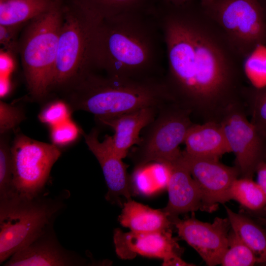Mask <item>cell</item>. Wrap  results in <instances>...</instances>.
Segmentation results:
<instances>
[{
    "label": "cell",
    "mask_w": 266,
    "mask_h": 266,
    "mask_svg": "<svg viewBox=\"0 0 266 266\" xmlns=\"http://www.w3.org/2000/svg\"><path fill=\"white\" fill-rule=\"evenodd\" d=\"M184 143V151L196 157L219 159L222 155L231 152L221 124L215 122L193 123Z\"/></svg>",
    "instance_id": "ac0fdd59"
},
{
    "label": "cell",
    "mask_w": 266,
    "mask_h": 266,
    "mask_svg": "<svg viewBox=\"0 0 266 266\" xmlns=\"http://www.w3.org/2000/svg\"><path fill=\"white\" fill-rule=\"evenodd\" d=\"M179 160L196 182L201 196V210L211 212L220 203L231 200L230 191L239 176L234 166L225 165L218 159L200 158L182 151Z\"/></svg>",
    "instance_id": "8fae6325"
},
{
    "label": "cell",
    "mask_w": 266,
    "mask_h": 266,
    "mask_svg": "<svg viewBox=\"0 0 266 266\" xmlns=\"http://www.w3.org/2000/svg\"><path fill=\"white\" fill-rule=\"evenodd\" d=\"M14 132V131H13ZM11 145L14 193L33 198L43 193L61 148L30 138L15 130Z\"/></svg>",
    "instance_id": "9c48e42d"
},
{
    "label": "cell",
    "mask_w": 266,
    "mask_h": 266,
    "mask_svg": "<svg viewBox=\"0 0 266 266\" xmlns=\"http://www.w3.org/2000/svg\"><path fill=\"white\" fill-rule=\"evenodd\" d=\"M257 222L259 224L263 226L266 230V217L258 218Z\"/></svg>",
    "instance_id": "8d00e7d4"
},
{
    "label": "cell",
    "mask_w": 266,
    "mask_h": 266,
    "mask_svg": "<svg viewBox=\"0 0 266 266\" xmlns=\"http://www.w3.org/2000/svg\"><path fill=\"white\" fill-rule=\"evenodd\" d=\"M165 62V42L156 8L98 18L91 40V70L125 78L164 77Z\"/></svg>",
    "instance_id": "7a4b0ae2"
},
{
    "label": "cell",
    "mask_w": 266,
    "mask_h": 266,
    "mask_svg": "<svg viewBox=\"0 0 266 266\" xmlns=\"http://www.w3.org/2000/svg\"><path fill=\"white\" fill-rule=\"evenodd\" d=\"M13 56V55L6 51L0 50V76H7L13 70L14 64Z\"/></svg>",
    "instance_id": "d6a6232c"
},
{
    "label": "cell",
    "mask_w": 266,
    "mask_h": 266,
    "mask_svg": "<svg viewBox=\"0 0 266 266\" xmlns=\"http://www.w3.org/2000/svg\"><path fill=\"white\" fill-rule=\"evenodd\" d=\"M0 97H4L10 89V80L7 76H0Z\"/></svg>",
    "instance_id": "e575fe53"
},
{
    "label": "cell",
    "mask_w": 266,
    "mask_h": 266,
    "mask_svg": "<svg viewBox=\"0 0 266 266\" xmlns=\"http://www.w3.org/2000/svg\"><path fill=\"white\" fill-rule=\"evenodd\" d=\"M257 264L255 255L233 231L229 232L228 247L220 265L222 266H252Z\"/></svg>",
    "instance_id": "4316f807"
},
{
    "label": "cell",
    "mask_w": 266,
    "mask_h": 266,
    "mask_svg": "<svg viewBox=\"0 0 266 266\" xmlns=\"http://www.w3.org/2000/svg\"><path fill=\"white\" fill-rule=\"evenodd\" d=\"M244 105L233 107L220 123L227 143L235 156L241 177L252 178L266 156L265 138L247 118Z\"/></svg>",
    "instance_id": "30bf717a"
},
{
    "label": "cell",
    "mask_w": 266,
    "mask_h": 266,
    "mask_svg": "<svg viewBox=\"0 0 266 266\" xmlns=\"http://www.w3.org/2000/svg\"><path fill=\"white\" fill-rule=\"evenodd\" d=\"M113 242L117 256L123 260H132L140 255L163 260L162 265L179 256L180 247L170 230L151 232H124L116 229Z\"/></svg>",
    "instance_id": "4fadbf2b"
},
{
    "label": "cell",
    "mask_w": 266,
    "mask_h": 266,
    "mask_svg": "<svg viewBox=\"0 0 266 266\" xmlns=\"http://www.w3.org/2000/svg\"><path fill=\"white\" fill-rule=\"evenodd\" d=\"M81 133L102 169L108 189L106 199L112 203L120 202V197L126 200H131L133 193L131 176L127 170L128 166L113 150L110 136L106 135L103 141L100 142V131L97 128H93L88 133L81 129Z\"/></svg>",
    "instance_id": "5bb4252c"
},
{
    "label": "cell",
    "mask_w": 266,
    "mask_h": 266,
    "mask_svg": "<svg viewBox=\"0 0 266 266\" xmlns=\"http://www.w3.org/2000/svg\"><path fill=\"white\" fill-rule=\"evenodd\" d=\"M59 0H0V25H24L53 8Z\"/></svg>",
    "instance_id": "ffe728a7"
},
{
    "label": "cell",
    "mask_w": 266,
    "mask_h": 266,
    "mask_svg": "<svg viewBox=\"0 0 266 266\" xmlns=\"http://www.w3.org/2000/svg\"><path fill=\"white\" fill-rule=\"evenodd\" d=\"M86 260L77 253L65 248L55 234L53 225L29 244L14 253L5 266H78Z\"/></svg>",
    "instance_id": "9a60e30c"
},
{
    "label": "cell",
    "mask_w": 266,
    "mask_h": 266,
    "mask_svg": "<svg viewBox=\"0 0 266 266\" xmlns=\"http://www.w3.org/2000/svg\"><path fill=\"white\" fill-rule=\"evenodd\" d=\"M225 207L232 230L252 250L257 264L266 265V230L246 216Z\"/></svg>",
    "instance_id": "44dd1931"
},
{
    "label": "cell",
    "mask_w": 266,
    "mask_h": 266,
    "mask_svg": "<svg viewBox=\"0 0 266 266\" xmlns=\"http://www.w3.org/2000/svg\"><path fill=\"white\" fill-rule=\"evenodd\" d=\"M201 4L243 61L258 45H266V12L259 0H212Z\"/></svg>",
    "instance_id": "52a82bcc"
},
{
    "label": "cell",
    "mask_w": 266,
    "mask_h": 266,
    "mask_svg": "<svg viewBox=\"0 0 266 266\" xmlns=\"http://www.w3.org/2000/svg\"><path fill=\"white\" fill-rule=\"evenodd\" d=\"M159 110L146 107L97 121L114 130V135L110 136L111 144L116 153L123 159L133 145L139 144L140 131L155 119Z\"/></svg>",
    "instance_id": "e0dca14e"
},
{
    "label": "cell",
    "mask_w": 266,
    "mask_h": 266,
    "mask_svg": "<svg viewBox=\"0 0 266 266\" xmlns=\"http://www.w3.org/2000/svg\"><path fill=\"white\" fill-rule=\"evenodd\" d=\"M244 100L246 109L251 115V122L266 138V87L256 89L247 85Z\"/></svg>",
    "instance_id": "484cf974"
},
{
    "label": "cell",
    "mask_w": 266,
    "mask_h": 266,
    "mask_svg": "<svg viewBox=\"0 0 266 266\" xmlns=\"http://www.w3.org/2000/svg\"><path fill=\"white\" fill-rule=\"evenodd\" d=\"M71 111H84L96 120L174 102L164 77L112 76L90 70L61 92Z\"/></svg>",
    "instance_id": "3957f363"
},
{
    "label": "cell",
    "mask_w": 266,
    "mask_h": 266,
    "mask_svg": "<svg viewBox=\"0 0 266 266\" xmlns=\"http://www.w3.org/2000/svg\"><path fill=\"white\" fill-rule=\"evenodd\" d=\"M191 117L189 111L174 102L160 109L130 153L135 166L151 162L168 165L177 161L182 152L179 146L193 124Z\"/></svg>",
    "instance_id": "ba28073f"
},
{
    "label": "cell",
    "mask_w": 266,
    "mask_h": 266,
    "mask_svg": "<svg viewBox=\"0 0 266 266\" xmlns=\"http://www.w3.org/2000/svg\"><path fill=\"white\" fill-rule=\"evenodd\" d=\"M63 1L29 22L19 39V53L30 98L45 101L50 94L63 15Z\"/></svg>",
    "instance_id": "277c9868"
},
{
    "label": "cell",
    "mask_w": 266,
    "mask_h": 266,
    "mask_svg": "<svg viewBox=\"0 0 266 266\" xmlns=\"http://www.w3.org/2000/svg\"><path fill=\"white\" fill-rule=\"evenodd\" d=\"M256 172L257 183L261 186L266 196V162L263 161L258 166Z\"/></svg>",
    "instance_id": "836d02e7"
},
{
    "label": "cell",
    "mask_w": 266,
    "mask_h": 266,
    "mask_svg": "<svg viewBox=\"0 0 266 266\" xmlns=\"http://www.w3.org/2000/svg\"><path fill=\"white\" fill-rule=\"evenodd\" d=\"M10 133L0 134V200L12 197L14 194L13 186V167L9 141Z\"/></svg>",
    "instance_id": "83f0119b"
},
{
    "label": "cell",
    "mask_w": 266,
    "mask_h": 266,
    "mask_svg": "<svg viewBox=\"0 0 266 266\" xmlns=\"http://www.w3.org/2000/svg\"><path fill=\"white\" fill-rule=\"evenodd\" d=\"M26 118L25 111L21 106L8 104L0 100V134L14 131Z\"/></svg>",
    "instance_id": "f546056e"
},
{
    "label": "cell",
    "mask_w": 266,
    "mask_h": 266,
    "mask_svg": "<svg viewBox=\"0 0 266 266\" xmlns=\"http://www.w3.org/2000/svg\"><path fill=\"white\" fill-rule=\"evenodd\" d=\"M156 13L166 49L165 80L174 102L203 122L220 123L244 103L243 60L200 1H160Z\"/></svg>",
    "instance_id": "6da1fadb"
},
{
    "label": "cell",
    "mask_w": 266,
    "mask_h": 266,
    "mask_svg": "<svg viewBox=\"0 0 266 266\" xmlns=\"http://www.w3.org/2000/svg\"><path fill=\"white\" fill-rule=\"evenodd\" d=\"M119 221L123 227L138 232L167 230L172 224L162 209H153L132 199L124 203Z\"/></svg>",
    "instance_id": "d6986e66"
},
{
    "label": "cell",
    "mask_w": 266,
    "mask_h": 266,
    "mask_svg": "<svg viewBox=\"0 0 266 266\" xmlns=\"http://www.w3.org/2000/svg\"><path fill=\"white\" fill-rule=\"evenodd\" d=\"M79 128L71 119L50 127V138L52 143L61 148L76 140L81 133Z\"/></svg>",
    "instance_id": "4dcf8cb0"
},
{
    "label": "cell",
    "mask_w": 266,
    "mask_h": 266,
    "mask_svg": "<svg viewBox=\"0 0 266 266\" xmlns=\"http://www.w3.org/2000/svg\"><path fill=\"white\" fill-rule=\"evenodd\" d=\"M64 205L61 198L43 193L33 198L15 193L0 200V263L53 225Z\"/></svg>",
    "instance_id": "5b68a950"
},
{
    "label": "cell",
    "mask_w": 266,
    "mask_h": 266,
    "mask_svg": "<svg viewBox=\"0 0 266 266\" xmlns=\"http://www.w3.org/2000/svg\"><path fill=\"white\" fill-rule=\"evenodd\" d=\"M169 165L168 200L162 210L173 223L180 214L201 210V196L196 182L179 159Z\"/></svg>",
    "instance_id": "2e32d148"
},
{
    "label": "cell",
    "mask_w": 266,
    "mask_h": 266,
    "mask_svg": "<svg viewBox=\"0 0 266 266\" xmlns=\"http://www.w3.org/2000/svg\"><path fill=\"white\" fill-rule=\"evenodd\" d=\"M100 18L130 12L153 10L156 0H72Z\"/></svg>",
    "instance_id": "603a6c76"
},
{
    "label": "cell",
    "mask_w": 266,
    "mask_h": 266,
    "mask_svg": "<svg viewBox=\"0 0 266 266\" xmlns=\"http://www.w3.org/2000/svg\"><path fill=\"white\" fill-rule=\"evenodd\" d=\"M72 112L64 100H56L46 103L42 107L38 118L41 122L51 127L70 119Z\"/></svg>",
    "instance_id": "f1b7e54d"
},
{
    "label": "cell",
    "mask_w": 266,
    "mask_h": 266,
    "mask_svg": "<svg viewBox=\"0 0 266 266\" xmlns=\"http://www.w3.org/2000/svg\"><path fill=\"white\" fill-rule=\"evenodd\" d=\"M98 17L72 0L63 2L62 23L50 93L61 92L91 70L93 32Z\"/></svg>",
    "instance_id": "8992f818"
},
{
    "label": "cell",
    "mask_w": 266,
    "mask_h": 266,
    "mask_svg": "<svg viewBox=\"0 0 266 266\" xmlns=\"http://www.w3.org/2000/svg\"><path fill=\"white\" fill-rule=\"evenodd\" d=\"M172 224L178 236L197 252L207 266L220 265L228 247L231 227L228 218L217 217L212 223L195 218H177Z\"/></svg>",
    "instance_id": "7c38bea8"
},
{
    "label": "cell",
    "mask_w": 266,
    "mask_h": 266,
    "mask_svg": "<svg viewBox=\"0 0 266 266\" xmlns=\"http://www.w3.org/2000/svg\"><path fill=\"white\" fill-rule=\"evenodd\" d=\"M163 1L172 3V4H182L185 2H187L188 1H190L193 0H159ZM200 1V2L202 4H205L207 3H208L209 2L211 1L212 0H198Z\"/></svg>",
    "instance_id": "d590c367"
},
{
    "label": "cell",
    "mask_w": 266,
    "mask_h": 266,
    "mask_svg": "<svg viewBox=\"0 0 266 266\" xmlns=\"http://www.w3.org/2000/svg\"><path fill=\"white\" fill-rule=\"evenodd\" d=\"M24 25L5 26L0 25V43L2 50L13 56L19 53V40L17 34L21 28Z\"/></svg>",
    "instance_id": "1f68e13d"
},
{
    "label": "cell",
    "mask_w": 266,
    "mask_h": 266,
    "mask_svg": "<svg viewBox=\"0 0 266 266\" xmlns=\"http://www.w3.org/2000/svg\"><path fill=\"white\" fill-rule=\"evenodd\" d=\"M156 163L150 168L151 173H148L147 165L135 166L131 176L133 194L149 196L167 189L170 175V166Z\"/></svg>",
    "instance_id": "7402d4cb"
},
{
    "label": "cell",
    "mask_w": 266,
    "mask_h": 266,
    "mask_svg": "<svg viewBox=\"0 0 266 266\" xmlns=\"http://www.w3.org/2000/svg\"><path fill=\"white\" fill-rule=\"evenodd\" d=\"M243 71L250 85L256 89L266 87V45H258L245 58Z\"/></svg>",
    "instance_id": "d4e9b609"
},
{
    "label": "cell",
    "mask_w": 266,
    "mask_h": 266,
    "mask_svg": "<svg viewBox=\"0 0 266 266\" xmlns=\"http://www.w3.org/2000/svg\"><path fill=\"white\" fill-rule=\"evenodd\" d=\"M230 199L251 210H259L266 206L264 192L257 182L250 178L241 177L234 181L230 191Z\"/></svg>",
    "instance_id": "cb8c5ba5"
}]
</instances>
